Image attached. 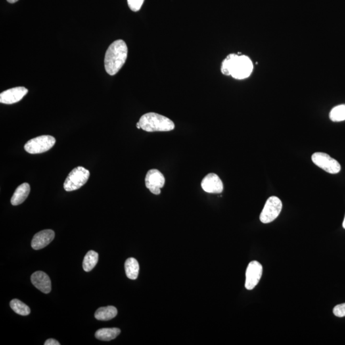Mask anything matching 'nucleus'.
Segmentation results:
<instances>
[{"label":"nucleus","instance_id":"1","mask_svg":"<svg viewBox=\"0 0 345 345\" xmlns=\"http://www.w3.org/2000/svg\"><path fill=\"white\" fill-rule=\"evenodd\" d=\"M221 72L225 76H231L237 79L248 78L252 74L253 64L245 55L230 54L222 63Z\"/></svg>","mask_w":345,"mask_h":345},{"label":"nucleus","instance_id":"2","mask_svg":"<svg viewBox=\"0 0 345 345\" xmlns=\"http://www.w3.org/2000/svg\"><path fill=\"white\" fill-rule=\"evenodd\" d=\"M128 49L123 40H117L109 46L104 58L106 72L114 76L122 69L126 62Z\"/></svg>","mask_w":345,"mask_h":345},{"label":"nucleus","instance_id":"3","mask_svg":"<svg viewBox=\"0 0 345 345\" xmlns=\"http://www.w3.org/2000/svg\"><path fill=\"white\" fill-rule=\"evenodd\" d=\"M141 129L146 132L170 131L175 129V124L172 120L155 113H148L143 115L139 119Z\"/></svg>","mask_w":345,"mask_h":345},{"label":"nucleus","instance_id":"4","mask_svg":"<svg viewBox=\"0 0 345 345\" xmlns=\"http://www.w3.org/2000/svg\"><path fill=\"white\" fill-rule=\"evenodd\" d=\"M90 175V171L82 166L73 169L65 181L64 189L69 192L79 189L87 183Z\"/></svg>","mask_w":345,"mask_h":345},{"label":"nucleus","instance_id":"5","mask_svg":"<svg viewBox=\"0 0 345 345\" xmlns=\"http://www.w3.org/2000/svg\"><path fill=\"white\" fill-rule=\"evenodd\" d=\"M55 143V138L51 136H41L29 140L25 144L24 150L31 154L44 153L51 149Z\"/></svg>","mask_w":345,"mask_h":345},{"label":"nucleus","instance_id":"6","mask_svg":"<svg viewBox=\"0 0 345 345\" xmlns=\"http://www.w3.org/2000/svg\"><path fill=\"white\" fill-rule=\"evenodd\" d=\"M282 202L276 196L269 198L261 212L260 219L261 223L267 224L275 221L281 212Z\"/></svg>","mask_w":345,"mask_h":345},{"label":"nucleus","instance_id":"7","mask_svg":"<svg viewBox=\"0 0 345 345\" xmlns=\"http://www.w3.org/2000/svg\"><path fill=\"white\" fill-rule=\"evenodd\" d=\"M311 159L315 165L330 174H336L341 170L340 163L327 154L316 152L313 154Z\"/></svg>","mask_w":345,"mask_h":345},{"label":"nucleus","instance_id":"8","mask_svg":"<svg viewBox=\"0 0 345 345\" xmlns=\"http://www.w3.org/2000/svg\"><path fill=\"white\" fill-rule=\"evenodd\" d=\"M262 265L257 261H253L248 265L246 273L245 286L247 290L254 289L262 276Z\"/></svg>","mask_w":345,"mask_h":345},{"label":"nucleus","instance_id":"9","mask_svg":"<svg viewBox=\"0 0 345 345\" xmlns=\"http://www.w3.org/2000/svg\"><path fill=\"white\" fill-rule=\"evenodd\" d=\"M164 175L158 169H150L148 171L145 177V185L152 193L156 195L160 194L161 189L164 187Z\"/></svg>","mask_w":345,"mask_h":345},{"label":"nucleus","instance_id":"10","mask_svg":"<svg viewBox=\"0 0 345 345\" xmlns=\"http://www.w3.org/2000/svg\"><path fill=\"white\" fill-rule=\"evenodd\" d=\"M201 185L204 191L210 194L221 193L224 189L222 181L215 173H209L205 177Z\"/></svg>","mask_w":345,"mask_h":345},{"label":"nucleus","instance_id":"11","mask_svg":"<svg viewBox=\"0 0 345 345\" xmlns=\"http://www.w3.org/2000/svg\"><path fill=\"white\" fill-rule=\"evenodd\" d=\"M28 92V89L23 87L8 89L0 94V102L5 104L16 103L20 101Z\"/></svg>","mask_w":345,"mask_h":345},{"label":"nucleus","instance_id":"12","mask_svg":"<svg viewBox=\"0 0 345 345\" xmlns=\"http://www.w3.org/2000/svg\"><path fill=\"white\" fill-rule=\"evenodd\" d=\"M54 236L55 234L53 230H43L35 234L31 240V247L35 250H41L53 241Z\"/></svg>","mask_w":345,"mask_h":345},{"label":"nucleus","instance_id":"13","mask_svg":"<svg viewBox=\"0 0 345 345\" xmlns=\"http://www.w3.org/2000/svg\"><path fill=\"white\" fill-rule=\"evenodd\" d=\"M31 283L44 294H49L51 290V279L43 271H37L31 276Z\"/></svg>","mask_w":345,"mask_h":345},{"label":"nucleus","instance_id":"14","mask_svg":"<svg viewBox=\"0 0 345 345\" xmlns=\"http://www.w3.org/2000/svg\"><path fill=\"white\" fill-rule=\"evenodd\" d=\"M30 192V186L28 183H23L17 188L11 198V204L16 206L23 204Z\"/></svg>","mask_w":345,"mask_h":345},{"label":"nucleus","instance_id":"15","mask_svg":"<svg viewBox=\"0 0 345 345\" xmlns=\"http://www.w3.org/2000/svg\"><path fill=\"white\" fill-rule=\"evenodd\" d=\"M118 311L116 307L112 306L102 307L98 309L95 313V319L100 321H108L114 319Z\"/></svg>","mask_w":345,"mask_h":345},{"label":"nucleus","instance_id":"16","mask_svg":"<svg viewBox=\"0 0 345 345\" xmlns=\"http://www.w3.org/2000/svg\"><path fill=\"white\" fill-rule=\"evenodd\" d=\"M120 329L118 328H104L98 330L95 332V338L101 341H111L114 340L120 334Z\"/></svg>","mask_w":345,"mask_h":345},{"label":"nucleus","instance_id":"17","mask_svg":"<svg viewBox=\"0 0 345 345\" xmlns=\"http://www.w3.org/2000/svg\"><path fill=\"white\" fill-rule=\"evenodd\" d=\"M125 270L127 277L132 280L137 279L139 275V263L135 258H128L125 261Z\"/></svg>","mask_w":345,"mask_h":345},{"label":"nucleus","instance_id":"18","mask_svg":"<svg viewBox=\"0 0 345 345\" xmlns=\"http://www.w3.org/2000/svg\"><path fill=\"white\" fill-rule=\"evenodd\" d=\"M99 260V254L94 251H89L85 256L83 267L86 272L91 271L95 267Z\"/></svg>","mask_w":345,"mask_h":345},{"label":"nucleus","instance_id":"19","mask_svg":"<svg viewBox=\"0 0 345 345\" xmlns=\"http://www.w3.org/2000/svg\"><path fill=\"white\" fill-rule=\"evenodd\" d=\"M10 306L12 310L17 314L22 316H28L31 312L30 307L18 299H13L10 302Z\"/></svg>","mask_w":345,"mask_h":345},{"label":"nucleus","instance_id":"20","mask_svg":"<svg viewBox=\"0 0 345 345\" xmlns=\"http://www.w3.org/2000/svg\"><path fill=\"white\" fill-rule=\"evenodd\" d=\"M329 118L332 122H342L345 120V104H341L332 109Z\"/></svg>","mask_w":345,"mask_h":345},{"label":"nucleus","instance_id":"21","mask_svg":"<svg viewBox=\"0 0 345 345\" xmlns=\"http://www.w3.org/2000/svg\"><path fill=\"white\" fill-rule=\"evenodd\" d=\"M145 0H127L129 7L133 12L139 11L143 5Z\"/></svg>","mask_w":345,"mask_h":345},{"label":"nucleus","instance_id":"22","mask_svg":"<svg viewBox=\"0 0 345 345\" xmlns=\"http://www.w3.org/2000/svg\"><path fill=\"white\" fill-rule=\"evenodd\" d=\"M333 313L336 317L340 318L345 317V303L334 307Z\"/></svg>","mask_w":345,"mask_h":345},{"label":"nucleus","instance_id":"23","mask_svg":"<svg viewBox=\"0 0 345 345\" xmlns=\"http://www.w3.org/2000/svg\"><path fill=\"white\" fill-rule=\"evenodd\" d=\"M45 345H60L59 342L54 339H48L45 343Z\"/></svg>","mask_w":345,"mask_h":345},{"label":"nucleus","instance_id":"24","mask_svg":"<svg viewBox=\"0 0 345 345\" xmlns=\"http://www.w3.org/2000/svg\"><path fill=\"white\" fill-rule=\"evenodd\" d=\"M7 1L9 2L10 3H14L18 1V0H7Z\"/></svg>","mask_w":345,"mask_h":345},{"label":"nucleus","instance_id":"25","mask_svg":"<svg viewBox=\"0 0 345 345\" xmlns=\"http://www.w3.org/2000/svg\"><path fill=\"white\" fill-rule=\"evenodd\" d=\"M137 127L138 129H141V127H140L139 123L138 122L137 124Z\"/></svg>","mask_w":345,"mask_h":345},{"label":"nucleus","instance_id":"26","mask_svg":"<svg viewBox=\"0 0 345 345\" xmlns=\"http://www.w3.org/2000/svg\"><path fill=\"white\" fill-rule=\"evenodd\" d=\"M343 227H344V229H345V216L344 223H343Z\"/></svg>","mask_w":345,"mask_h":345}]
</instances>
